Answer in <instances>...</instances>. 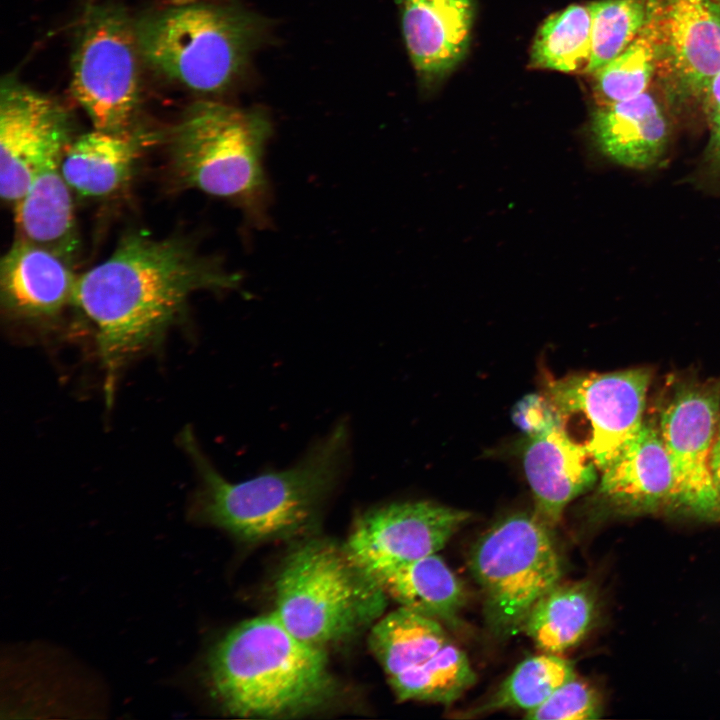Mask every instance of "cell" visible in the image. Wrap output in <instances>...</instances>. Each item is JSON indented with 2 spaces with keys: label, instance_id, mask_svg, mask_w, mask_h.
Returning <instances> with one entry per match:
<instances>
[{
  "label": "cell",
  "instance_id": "31",
  "mask_svg": "<svg viewBox=\"0 0 720 720\" xmlns=\"http://www.w3.org/2000/svg\"><path fill=\"white\" fill-rule=\"evenodd\" d=\"M701 102L709 129L707 155L713 168L720 173V73L707 88Z\"/></svg>",
  "mask_w": 720,
  "mask_h": 720
},
{
  "label": "cell",
  "instance_id": "20",
  "mask_svg": "<svg viewBox=\"0 0 720 720\" xmlns=\"http://www.w3.org/2000/svg\"><path fill=\"white\" fill-rule=\"evenodd\" d=\"M145 135L136 128L123 132L94 129L72 140L61 169L71 189L86 197L118 191L131 177Z\"/></svg>",
  "mask_w": 720,
  "mask_h": 720
},
{
  "label": "cell",
  "instance_id": "8",
  "mask_svg": "<svg viewBox=\"0 0 720 720\" xmlns=\"http://www.w3.org/2000/svg\"><path fill=\"white\" fill-rule=\"evenodd\" d=\"M135 20L120 5L88 4L78 23L71 61V91L94 129L136 128L140 62Z\"/></svg>",
  "mask_w": 720,
  "mask_h": 720
},
{
  "label": "cell",
  "instance_id": "24",
  "mask_svg": "<svg viewBox=\"0 0 720 720\" xmlns=\"http://www.w3.org/2000/svg\"><path fill=\"white\" fill-rule=\"evenodd\" d=\"M589 5L572 4L539 27L530 50L533 68L574 73L586 70L591 53Z\"/></svg>",
  "mask_w": 720,
  "mask_h": 720
},
{
  "label": "cell",
  "instance_id": "4",
  "mask_svg": "<svg viewBox=\"0 0 720 720\" xmlns=\"http://www.w3.org/2000/svg\"><path fill=\"white\" fill-rule=\"evenodd\" d=\"M271 134L262 109L200 100L165 135L169 166L183 187L226 199L263 225L270 200L263 159Z\"/></svg>",
  "mask_w": 720,
  "mask_h": 720
},
{
  "label": "cell",
  "instance_id": "19",
  "mask_svg": "<svg viewBox=\"0 0 720 720\" xmlns=\"http://www.w3.org/2000/svg\"><path fill=\"white\" fill-rule=\"evenodd\" d=\"M65 149L52 154L38 169L24 195L14 204V220L16 239L44 248L72 265L80 240L71 188L61 169Z\"/></svg>",
  "mask_w": 720,
  "mask_h": 720
},
{
  "label": "cell",
  "instance_id": "21",
  "mask_svg": "<svg viewBox=\"0 0 720 720\" xmlns=\"http://www.w3.org/2000/svg\"><path fill=\"white\" fill-rule=\"evenodd\" d=\"M372 578L400 606L455 623L465 601L458 577L435 554L387 567Z\"/></svg>",
  "mask_w": 720,
  "mask_h": 720
},
{
  "label": "cell",
  "instance_id": "1",
  "mask_svg": "<svg viewBox=\"0 0 720 720\" xmlns=\"http://www.w3.org/2000/svg\"><path fill=\"white\" fill-rule=\"evenodd\" d=\"M241 277L191 241L126 234L103 262L78 275L73 306L95 328L107 400L124 365L156 344L197 291L239 287Z\"/></svg>",
  "mask_w": 720,
  "mask_h": 720
},
{
  "label": "cell",
  "instance_id": "28",
  "mask_svg": "<svg viewBox=\"0 0 720 720\" xmlns=\"http://www.w3.org/2000/svg\"><path fill=\"white\" fill-rule=\"evenodd\" d=\"M655 1L600 0L588 4L592 29L586 73H595L636 38L649 20Z\"/></svg>",
  "mask_w": 720,
  "mask_h": 720
},
{
  "label": "cell",
  "instance_id": "10",
  "mask_svg": "<svg viewBox=\"0 0 720 720\" xmlns=\"http://www.w3.org/2000/svg\"><path fill=\"white\" fill-rule=\"evenodd\" d=\"M719 417L720 378L678 386L658 424L674 467L679 509L704 519L720 518L710 465Z\"/></svg>",
  "mask_w": 720,
  "mask_h": 720
},
{
  "label": "cell",
  "instance_id": "3",
  "mask_svg": "<svg viewBox=\"0 0 720 720\" xmlns=\"http://www.w3.org/2000/svg\"><path fill=\"white\" fill-rule=\"evenodd\" d=\"M182 441L200 476L197 519L247 543L306 536L339 484L348 460L349 429L335 426L296 465L240 483L225 479L207 460L190 431Z\"/></svg>",
  "mask_w": 720,
  "mask_h": 720
},
{
  "label": "cell",
  "instance_id": "26",
  "mask_svg": "<svg viewBox=\"0 0 720 720\" xmlns=\"http://www.w3.org/2000/svg\"><path fill=\"white\" fill-rule=\"evenodd\" d=\"M657 59L658 31L653 9L636 38L619 55L592 74L593 92L598 105L646 92L656 74Z\"/></svg>",
  "mask_w": 720,
  "mask_h": 720
},
{
  "label": "cell",
  "instance_id": "18",
  "mask_svg": "<svg viewBox=\"0 0 720 720\" xmlns=\"http://www.w3.org/2000/svg\"><path fill=\"white\" fill-rule=\"evenodd\" d=\"M591 131L599 150L614 163L635 170L657 165L669 146V125L648 92L598 105Z\"/></svg>",
  "mask_w": 720,
  "mask_h": 720
},
{
  "label": "cell",
  "instance_id": "27",
  "mask_svg": "<svg viewBox=\"0 0 720 720\" xmlns=\"http://www.w3.org/2000/svg\"><path fill=\"white\" fill-rule=\"evenodd\" d=\"M575 676L573 664L558 654L528 657L515 667L487 702L473 710V714L508 708L530 711Z\"/></svg>",
  "mask_w": 720,
  "mask_h": 720
},
{
  "label": "cell",
  "instance_id": "11",
  "mask_svg": "<svg viewBox=\"0 0 720 720\" xmlns=\"http://www.w3.org/2000/svg\"><path fill=\"white\" fill-rule=\"evenodd\" d=\"M469 518L467 511L429 501L391 503L361 514L343 546L372 577L387 567L435 554Z\"/></svg>",
  "mask_w": 720,
  "mask_h": 720
},
{
  "label": "cell",
  "instance_id": "16",
  "mask_svg": "<svg viewBox=\"0 0 720 720\" xmlns=\"http://www.w3.org/2000/svg\"><path fill=\"white\" fill-rule=\"evenodd\" d=\"M54 253L15 239L0 266L2 308L16 319L48 321L73 305L77 277Z\"/></svg>",
  "mask_w": 720,
  "mask_h": 720
},
{
  "label": "cell",
  "instance_id": "17",
  "mask_svg": "<svg viewBox=\"0 0 720 720\" xmlns=\"http://www.w3.org/2000/svg\"><path fill=\"white\" fill-rule=\"evenodd\" d=\"M400 10L404 43L421 80L451 72L469 47L473 0H400Z\"/></svg>",
  "mask_w": 720,
  "mask_h": 720
},
{
  "label": "cell",
  "instance_id": "12",
  "mask_svg": "<svg viewBox=\"0 0 720 720\" xmlns=\"http://www.w3.org/2000/svg\"><path fill=\"white\" fill-rule=\"evenodd\" d=\"M71 120L55 99L7 76L0 86V194L15 204L38 169L71 142Z\"/></svg>",
  "mask_w": 720,
  "mask_h": 720
},
{
  "label": "cell",
  "instance_id": "22",
  "mask_svg": "<svg viewBox=\"0 0 720 720\" xmlns=\"http://www.w3.org/2000/svg\"><path fill=\"white\" fill-rule=\"evenodd\" d=\"M596 594L590 583H558L532 608L522 631L544 653L559 654L576 645L590 629Z\"/></svg>",
  "mask_w": 720,
  "mask_h": 720
},
{
  "label": "cell",
  "instance_id": "6",
  "mask_svg": "<svg viewBox=\"0 0 720 720\" xmlns=\"http://www.w3.org/2000/svg\"><path fill=\"white\" fill-rule=\"evenodd\" d=\"M273 612L297 638L325 648L374 624L388 596L344 546L309 539L287 556L274 585Z\"/></svg>",
  "mask_w": 720,
  "mask_h": 720
},
{
  "label": "cell",
  "instance_id": "13",
  "mask_svg": "<svg viewBox=\"0 0 720 720\" xmlns=\"http://www.w3.org/2000/svg\"><path fill=\"white\" fill-rule=\"evenodd\" d=\"M654 16L656 74L677 98L701 101L720 73V12L710 0H656Z\"/></svg>",
  "mask_w": 720,
  "mask_h": 720
},
{
  "label": "cell",
  "instance_id": "25",
  "mask_svg": "<svg viewBox=\"0 0 720 720\" xmlns=\"http://www.w3.org/2000/svg\"><path fill=\"white\" fill-rule=\"evenodd\" d=\"M399 701L450 704L476 682L466 654L448 642L422 663L388 678Z\"/></svg>",
  "mask_w": 720,
  "mask_h": 720
},
{
  "label": "cell",
  "instance_id": "32",
  "mask_svg": "<svg viewBox=\"0 0 720 720\" xmlns=\"http://www.w3.org/2000/svg\"><path fill=\"white\" fill-rule=\"evenodd\" d=\"M710 465L715 485L720 493V417L712 446Z\"/></svg>",
  "mask_w": 720,
  "mask_h": 720
},
{
  "label": "cell",
  "instance_id": "5",
  "mask_svg": "<svg viewBox=\"0 0 720 720\" xmlns=\"http://www.w3.org/2000/svg\"><path fill=\"white\" fill-rule=\"evenodd\" d=\"M263 17L231 4L174 0L135 19L142 60L202 94L229 89L266 32Z\"/></svg>",
  "mask_w": 720,
  "mask_h": 720
},
{
  "label": "cell",
  "instance_id": "30",
  "mask_svg": "<svg viewBox=\"0 0 720 720\" xmlns=\"http://www.w3.org/2000/svg\"><path fill=\"white\" fill-rule=\"evenodd\" d=\"M513 416L526 436L563 423L560 415L545 395L526 397L519 402Z\"/></svg>",
  "mask_w": 720,
  "mask_h": 720
},
{
  "label": "cell",
  "instance_id": "14",
  "mask_svg": "<svg viewBox=\"0 0 720 720\" xmlns=\"http://www.w3.org/2000/svg\"><path fill=\"white\" fill-rule=\"evenodd\" d=\"M598 494L622 512L679 509L674 467L658 425L644 419L635 435L601 470Z\"/></svg>",
  "mask_w": 720,
  "mask_h": 720
},
{
  "label": "cell",
  "instance_id": "29",
  "mask_svg": "<svg viewBox=\"0 0 720 720\" xmlns=\"http://www.w3.org/2000/svg\"><path fill=\"white\" fill-rule=\"evenodd\" d=\"M599 696L576 676L557 688L541 705L527 711L534 720H587L600 716Z\"/></svg>",
  "mask_w": 720,
  "mask_h": 720
},
{
  "label": "cell",
  "instance_id": "15",
  "mask_svg": "<svg viewBox=\"0 0 720 720\" xmlns=\"http://www.w3.org/2000/svg\"><path fill=\"white\" fill-rule=\"evenodd\" d=\"M524 473L534 498V515L550 529L566 506L596 482L598 468L563 423L527 435L522 446Z\"/></svg>",
  "mask_w": 720,
  "mask_h": 720
},
{
  "label": "cell",
  "instance_id": "2",
  "mask_svg": "<svg viewBox=\"0 0 720 720\" xmlns=\"http://www.w3.org/2000/svg\"><path fill=\"white\" fill-rule=\"evenodd\" d=\"M203 681L222 712L241 718L303 716L336 691L325 648L297 638L273 611L220 638L206 656Z\"/></svg>",
  "mask_w": 720,
  "mask_h": 720
},
{
  "label": "cell",
  "instance_id": "23",
  "mask_svg": "<svg viewBox=\"0 0 720 720\" xmlns=\"http://www.w3.org/2000/svg\"><path fill=\"white\" fill-rule=\"evenodd\" d=\"M448 642L439 620L404 606L380 617L368 638L388 678L422 663Z\"/></svg>",
  "mask_w": 720,
  "mask_h": 720
},
{
  "label": "cell",
  "instance_id": "33",
  "mask_svg": "<svg viewBox=\"0 0 720 720\" xmlns=\"http://www.w3.org/2000/svg\"><path fill=\"white\" fill-rule=\"evenodd\" d=\"M712 4L718 9L720 12V0H710Z\"/></svg>",
  "mask_w": 720,
  "mask_h": 720
},
{
  "label": "cell",
  "instance_id": "9",
  "mask_svg": "<svg viewBox=\"0 0 720 720\" xmlns=\"http://www.w3.org/2000/svg\"><path fill=\"white\" fill-rule=\"evenodd\" d=\"M651 378L648 368L570 375L548 382L545 396L563 422H584L580 444L601 471L642 425Z\"/></svg>",
  "mask_w": 720,
  "mask_h": 720
},
{
  "label": "cell",
  "instance_id": "7",
  "mask_svg": "<svg viewBox=\"0 0 720 720\" xmlns=\"http://www.w3.org/2000/svg\"><path fill=\"white\" fill-rule=\"evenodd\" d=\"M550 530L534 513H516L496 523L472 548L470 569L496 634L522 630L535 604L560 582L561 560Z\"/></svg>",
  "mask_w": 720,
  "mask_h": 720
}]
</instances>
